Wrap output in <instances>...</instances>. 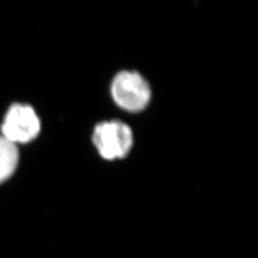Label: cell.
<instances>
[{"label":"cell","instance_id":"2","mask_svg":"<svg viewBox=\"0 0 258 258\" xmlns=\"http://www.w3.org/2000/svg\"><path fill=\"white\" fill-rule=\"evenodd\" d=\"M92 140L102 158L121 159L133 146V133L127 124L120 120L103 121L95 127Z\"/></svg>","mask_w":258,"mask_h":258},{"label":"cell","instance_id":"3","mask_svg":"<svg viewBox=\"0 0 258 258\" xmlns=\"http://www.w3.org/2000/svg\"><path fill=\"white\" fill-rule=\"evenodd\" d=\"M39 131L37 113L31 106L20 103L10 107L1 126V135L17 146L35 140Z\"/></svg>","mask_w":258,"mask_h":258},{"label":"cell","instance_id":"4","mask_svg":"<svg viewBox=\"0 0 258 258\" xmlns=\"http://www.w3.org/2000/svg\"><path fill=\"white\" fill-rule=\"evenodd\" d=\"M19 160L18 146L0 135V184L14 174Z\"/></svg>","mask_w":258,"mask_h":258},{"label":"cell","instance_id":"1","mask_svg":"<svg viewBox=\"0 0 258 258\" xmlns=\"http://www.w3.org/2000/svg\"><path fill=\"white\" fill-rule=\"evenodd\" d=\"M113 100L120 108L129 112L144 110L151 100V89L142 75L134 71H121L111 84Z\"/></svg>","mask_w":258,"mask_h":258}]
</instances>
